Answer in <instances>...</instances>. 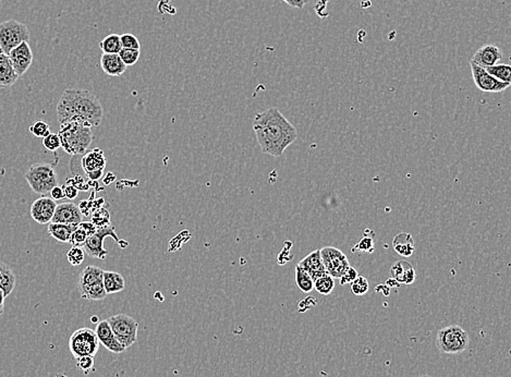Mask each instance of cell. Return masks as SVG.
I'll return each instance as SVG.
<instances>
[{
  "instance_id": "obj_1",
  "label": "cell",
  "mask_w": 511,
  "mask_h": 377,
  "mask_svg": "<svg viewBox=\"0 0 511 377\" xmlns=\"http://www.w3.org/2000/svg\"><path fill=\"white\" fill-rule=\"evenodd\" d=\"M253 131L262 151L273 157H281L298 138L295 126L275 107L254 117Z\"/></svg>"
},
{
  "instance_id": "obj_2",
  "label": "cell",
  "mask_w": 511,
  "mask_h": 377,
  "mask_svg": "<svg viewBox=\"0 0 511 377\" xmlns=\"http://www.w3.org/2000/svg\"><path fill=\"white\" fill-rule=\"evenodd\" d=\"M104 118V108L96 95L87 89H66L57 105V119L66 122L84 121L98 127Z\"/></svg>"
},
{
  "instance_id": "obj_3",
  "label": "cell",
  "mask_w": 511,
  "mask_h": 377,
  "mask_svg": "<svg viewBox=\"0 0 511 377\" xmlns=\"http://www.w3.org/2000/svg\"><path fill=\"white\" fill-rule=\"evenodd\" d=\"M58 135L62 149L73 156H81L84 154L94 140L92 126L80 120L60 124Z\"/></svg>"
},
{
  "instance_id": "obj_4",
  "label": "cell",
  "mask_w": 511,
  "mask_h": 377,
  "mask_svg": "<svg viewBox=\"0 0 511 377\" xmlns=\"http://www.w3.org/2000/svg\"><path fill=\"white\" fill-rule=\"evenodd\" d=\"M103 274L104 271L102 268L92 265L87 266L80 273L77 289L81 298L92 301H101L106 298Z\"/></svg>"
},
{
  "instance_id": "obj_5",
  "label": "cell",
  "mask_w": 511,
  "mask_h": 377,
  "mask_svg": "<svg viewBox=\"0 0 511 377\" xmlns=\"http://www.w3.org/2000/svg\"><path fill=\"white\" fill-rule=\"evenodd\" d=\"M24 179L34 193L46 195L58 186V177L52 165L38 163L25 172Z\"/></svg>"
},
{
  "instance_id": "obj_6",
  "label": "cell",
  "mask_w": 511,
  "mask_h": 377,
  "mask_svg": "<svg viewBox=\"0 0 511 377\" xmlns=\"http://www.w3.org/2000/svg\"><path fill=\"white\" fill-rule=\"evenodd\" d=\"M469 343V335L460 326H447L437 332L436 346L442 353L459 355L468 349Z\"/></svg>"
},
{
  "instance_id": "obj_7",
  "label": "cell",
  "mask_w": 511,
  "mask_h": 377,
  "mask_svg": "<svg viewBox=\"0 0 511 377\" xmlns=\"http://www.w3.org/2000/svg\"><path fill=\"white\" fill-rule=\"evenodd\" d=\"M30 40L28 25L17 20L0 23V50L8 55L22 43Z\"/></svg>"
},
{
  "instance_id": "obj_8",
  "label": "cell",
  "mask_w": 511,
  "mask_h": 377,
  "mask_svg": "<svg viewBox=\"0 0 511 377\" xmlns=\"http://www.w3.org/2000/svg\"><path fill=\"white\" fill-rule=\"evenodd\" d=\"M107 237L114 239V242L121 249L129 246V242L121 240L118 237L116 229L110 225V226L103 227V228H97L96 232L87 239L85 244L82 246L85 253L89 254V256H93V258L105 260L107 258V254H108V252L104 248V240Z\"/></svg>"
},
{
  "instance_id": "obj_9",
  "label": "cell",
  "mask_w": 511,
  "mask_h": 377,
  "mask_svg": "<svg viewBox=\"0 0 511 377\" xmlns=\"http://www.w3.org/2000/svg\"><path fill=\"white\" fill-rule=\"evenodd\" d=\"M69 349L70 353H73L75 357H83V355L94 357L100 349V341H98L95 330L87 327L75 330L70 337Z\"/></svg>"
},
{
  "instance_id": "obj_10",
  "label": "cell",
  "mask_w": 511,
  "mask_h": 377,
  "mask_svg": "<svg viewBox=\"0 0 511 377\" xmlns=\"http://www.w3.org/2000/svg\"><path fill=\"white\" fill-rule=\"evenodd\" d=\"M107 320L110 323L112 333L126 349L137 343L139 324L133 318L127 314H117Z\"/></svg>"
},
{
  "instance_id": "obj_11",
  "label": "cell",
  "mask_w": 511,
  "mask_h": 377,
  "mask_svg": "<svg viewBox=\"0 0 511 377\" xmlns=\"http://www.w3.org/2000/svg\"><path fill=\"white\" fill-rule=\"evenodd\" d=\"M320 258L325 267L326 274L333 278L341 277L351 266L346 254L334 246L320 249Z\"/></svg>"
},
{
  "instance_id": "obj_12",
  "label": "cell",
  "mask_w": 511,
  "mask_h": 377,
  "mask_svg": "<svg viewBox=\"0 0 511 377\" xmlns=\"http://www.w3.org/2000/svg\"><path fill=\"white\" fill-rule=\"evenodd\" d=\"M106 165L107 159L104 151L98 147L85 151L81 157V166L87 178L92 182H97L102 178Z\"/></svg>"
},
{
  "instance_id": "obj_13",
  "label": "cell",
  "mask_w": 511,
  "mask_h": 377,
  "mask_svg": "<svg viewBox=\"0 0 511 377\" xmlns=\"http://www.w3.org/2000/svg\"><path fill=\"white\" fill-rule=\"evenodd\" d=\"M470 66H471L474 84L477 85V89H481L482 92L501 93L504 92L505 89L510 87L508 83L501 82L494 77H491L487 70L480 67L472 60L470 61Z\"/></svg>"
},
{
  "instance_id": "obj_14",
  "label": "cell",
  "mask_w": 511,
  "mask_h": 377,
  "mask_svg": "<svg viewBox=\"0 0 511 377\" xmlns=\"http://www.w3.org/2000/svg\"><path fill=\"white\" fill-rule=\"evenodd\" d=\"M8 58L10 60L17 77H20L28 71L29 68L32 65L34 56H33V52L29 43L24 42L19 45L15 50H11L8 54Z\"/></svg>"
},
{
  "instance_id": "obj_15",
  "label": "cell",
  "mask_w": 511,
  "mask_h": 377,
  "mask_svg": "<svg viewBox=\"0 0 511 377\" xmlns=\"http://www.w3.org/2000/svg\"><path fill=\"white\" fill-rule=\"evenodd\" d=\"M57 203L52 198L43 195L31 206V217L40 225H46L52 221L55 214Z\"/></svg>"
},
{
  "instance_id": "obj_16",
  "label": "cell",
  "mask_w": 511,
  "mask_h": 377,
  "mask_svg": "<svg viewBox=\"0 0 511 377\" xmlns=\"http://www.w3.org/2000/svg\"><path fill=\"white\" fill-rule=\"evenodd\" d=\"M82 221V213L79 206L73 202L57 204L55 214L50 223H68V225H79Z\"/></svg>"
},
{
  "instance_id": "obj_17",
  "label": "cell",
  "mask_w": 511,
  "mask_h": 377,
  "mask_svg": "<svg viewBox=\"0 0 511 377\" xmlns=\"http://www.w3.org/2000/svg\"><path fill=\"white\" fill-rule=\"evenodd\" d=\"M95 333H96L100 343H102L107 350H110V353L120 355V353H124L127 350L118 341L117 338L112 333L108 320L98 322Z\"/></svg>"
},
{
  "instance_id": "obj_18",
  "label": "cell",
  "mask_w": 511,
  "mask_h": 377,
  "mask_svg": "<svg viewBox=\"0 0 511 377\" xmlns=\"http://www.w3.org/2000/svg\"><path fill=\"white\" fill-rule=\"evenodd\" d=\"M503 58V52L495 45H485L483 47L480 48L473 57L472 61L475 62L480 67L489 68L495 66L501 61Z\"/></svg>"
},
{
  "instance_id": "obj_19",
  "label": "cell",
  "mask_w": 511,
  "mask_h": 377,
  "mask_svg": "<svg viewBox=\"0 0 511 377\" xmlns=\"http://www.w3.org/2000/svg\"><path fill=\"white\" fill-rule=\"evenodd\" d=\"M390 275L394 281L401 285H411L417 279L415 268L406 260L394 262L390 267Z\"/></svg>"
},
{
  "instance_id": "obj_20",
  "label": "cell",
  "mask_w": 511,
  "mask_h": 377,
  "mask_svg": "<svg viewBox=\"0 0 511 377\" xmlns=\"http://www.w3.org/2000/svg\"><path fill=\"white\" fill-rule=\"evenodd\" d=\"M298 266H300L303 271H306L311 276L313 281H316V278L326 274L325 267H324L322 258H320V250L311 252L309 256L303 258L302 261H300Z\"/></svg>"
},
{
  "instance_id": "obj_21",
  "label": "cell",
  "mask_w": 511,
  "mask_h": 377,
  "mask_svg": "<svg viewBox=\"0 0 511 377\" xmlns=\"http://www.w3.org/2000/svg\"><path fill=\"white\" fill-rule=\"evenodd\" d=\"M101 67L107 75L110 77H120L127 70L121 58L118 54H103L101 58Z\"/></svg>"
},
{
  "instance_id": "obj_22",
  "label": "cell",
  "mask_w": 511,
  "mask_h": 377,
  "mask_svg": "<svg viewBox=\"0 0 511 377\" xmlns=\"http://www.w3.org/2000/svg\"><path fill=\"white\" fill-rule=\"evenodd\" d=\"M17 77L8 55L0 50V89H8L15 84Z\"/></svg>"
},
{
  "instance_id": "obj_23",
  "label": "cell",
  "mask_w": 511,
  "mask_h": 377,
  "mask_svg": "<svg viewBox=\"0 0 511 377\" xmlns=\"http://www.w3.org/2000/svg\"><path fill=\"white\" fill-rule=\"evenodd\" d=\"M392 248L396 253L403 258H410L415 253V244L413 237L409 232H400L392 240Z\"/></svg>"
},
{
  "instance_id": "obj_24",
  "label": "cell",
  "mask_w": 511,
  "mask_h": 377,
  "mask_svg": "<svg viewBox=\"0 0 511 377\" xmlns=\"http://www.w3.org/2000/svg\"><path fill=\"white\" fill-rule=\"evenodd\" d=\"M96 230L97 227L92 221H81L77 225V229L73 231L69 244H73V246H82L87 239L94 235Z\"/></svg>"
},
{
  "instance_id": "obj_25",
  "label": "cell",
  "mask_w": 511,
  "mask_h": 377,
  "mask_svg": "<svg viewBox=\"0 0 511 377\" xmlns=\"http://www.w3.org/2000/svg\"><path fill=\"white\" fill-rule=\"evenodd\" d=\"M103 283H104V288L107 295L118 293L126 288L124 276L117 272L104 271Z\"/></svg>"
},
{
  "instance_id": "obj_26",
  "label": "cell",
  "mask_w": 511,
  "mask_h": 377,
  "mask_svg": "<svg viewBox=\"0 0 511 377\" xmlns=\"http://www.w3.org/2000/svg\"><path fill=\"white\" fill-rule=\"evenodd\" d=\"M77 225H68V223H50L48 233L52 238L59 241L61 244H69L70 238L73 231L77 229Z\"/></svg>"
},
{
  "instance_id": "obj_27",
  "label": "cell",
  "mask_w": 511,
  "mask_h": 377,
  "mask_svg": "<svg viewBox=\"0 0 511 377\" xmlns=\"http://www.w3.org/2000/svg\"><path fill=\"white\" fill-rule=\"evenodd\" d=\"M15 281H17V277L13 269L3 262H0V289L5 293L6 298L13 293L15 287Z\"/></svg>"
},
{
  "instance_id": "obj_28",
  "label": "cell",
  "mask_w": 511,
  "mask_h": 377,
  "mask_svg": "<svg viewBox=\"0 0 511 377\" xmlns=\"http://www.w3.org/2000/svg\"><path fill=\"white\" fill-rule=\"evenodd\" d=\"M98 46L104 54H119L120 50H122L120 35H107L106 38L101 40Z\"/></svg>"
},
{
  "instance_id": "obj_29",
  "label": "cell",
  "mask_w": 511,
  "mask_h": 377,
  "mask_svg": "<svg viewBox=\"0 0 511 377\" xmlns=\"http://www.w3.org/2000/svg\"><path fill=\"white\" fill-rule=\"evenodd\" d=\"M487 73L498 80L501 82L511 83V66L507 64H497V65L491 66V67L485 68Z\"/></svg>"
},
{
  "instance_id": "obj_30",
  "label": "cell",
  "mask_w": 511,
  "mask_h": 377,
  "mask_svg": "<svg viewBox=\"0 0 511 377\" xmlns=\"http://www.w3.org/2000/svg\"><path fill=\"white\" fill-rule=\"evenodd\" d=\"M295 283L302 293H309L314 289V281L300 266H295Z\"/></svg>"
},
{
  "instance_id": "obj_31",
  "label": "cell",
  "mask_w": 511,
  "mask_h": 377,
  "mask_svg": "<svg viewBox=\"0 0 511 377\" xmlns=\"http://www.w3.org/2000/svg\"><path fill=\"white\" fill-rule=\"evenodd\" d=\"M314 288L320 295H330L335 288V278L332 277L328 274H324V275L316 278L314 281Z\"/></svg>"
},
{
  "instance_id": "obj_32",
  "label": "cell",
  "mask_w": 511,
  "mask_h": 377,
  "mask_svg": "<svg viewBox=\"0 0 511 377\" xmlns=\"http://www.w3.org/2000/svg\"><path fill=\"white\" fill-rule=\"evenodd\" d=\"M91 221L94 223L97 228L110 226V213L108 209L104 207H98L93 212L91 215Z\"/></svg>"
},
{
  "instance_id": "obj_33",
  "label": "cell",
  "mask_w": 511,
  "mask_h": 377,
  "mask_svg": "<svg viewBox=\"0 0 511 377\" xmlns=\"http://www.w3.org/2000/svg\"><path fill=\"white\" fill-rule=\"evenodd\" d=\"M85 252L82 246H73L68 251L67 260L73 266H79L84 262Z\"/></svg>"
},
{
  "instance_id": "obj_34",
  "label": "cell",
  "mask_w": 511,
  "mask_h": 377,
  "mask_svg": "<svg viewBox=\"0 0 511 377\" xmlns=\"http://www.w3.org/2000/svg\"><path fill=\"white\" fill-rule=\"evenodd\" d=\"M118 55L121 58L124 65L129 67V66H133L137 64L138 60H139L140 55H141V52H140V50H128V48H122Z\"/></svg>"
},
{
  "instance_id": "obj_35",
  "label": "cell",
  "mask_w": 511,
  "mask_h": 377,
  "mask_svg": "<svg viewBox=\"0 0 511 377\" xmlns=\"http://www.w3.org/2000/svg\"><path fill=\"white\" fill-rule=\"evenodd\" d=\"M350 285L351 291L355 293V295H364L369 291V289H370L369 281H367L366 278L360 275L357 276Z\"/></svg>"
},
{
  "instance_id": "obj_36",
  "label": "cell",
  "mask_w": 511,
  "mask_h": 377,
  "mask_svg": "<svg viewBox=\"0 0 511 377\" xmlns=\"http://www.w3.org/2000/svg\"><path fill=\"white\" fill-rule=\"evenodd\" d=\"M30 132L33 135H34V137L42 138V139H44L45 137H47L48 134L50 133V124H48L47 122L38 120V121L31 124Z\"/></svg>"
},
{
  "instance_id": "obj_37",
  "label": "cell",
  "mask_w": 511,
  "mask_h": 377,
  "mask_svg": "<svg viewBox=\"0 0 511 377\" xmlns=\"http://www.w3.org/2000/svg\"><path fill=\"white\" fill-rule=\"evenodd\" d=\"M120 42H121L122 48H128V50H141V44L138 40L137 36L130 33L120 35Z\"/></svg>"
},
{
  "instance_id": "obj_38",
  "label": "cell",
  "mask_w": 511,
  "mask_h": 377,
  "mask_svg": "<svg viewBox=\"0 0 511 377\" xmlns=\"http://www.w3.org/2000/svg\"><path fill=\"white\" fill-rule=\"evenodd\" d=\"M43 145H44L45 149L50 151H56L58 149H60L61 143H60V138L58 133H52L50 132L47 137L43 139Z\"/></svg>"
},
{
  "instance_id": "obj_39",
  "label": "cell",
  "mask_w": 511,
  "mask_h": 377,
  "mask_svg": "<svg viewBox=\"0 0 511 377\" xmlns=\"http://www.w3.org/2000/svg\"><path fill=\"white\" fill-rule=\"evenodd\" d=\"M75 361H77V369L84 372L85 374L94 369V357L83 355V357H75Z\"/></svg>"
},
{
  "instance_id": "obj_40",
  "label": "cell",
  "mask_w": 511,
  "mask_h": 377,
  "mask_svg": "<svg viewBox=\"0 0 511 377\" xmlns=\"http://www.w3.org/2000/svg\"><path fill=\"white\" fill-rule=\"evenodd\" d=\"M374 251V241L372 238L364 237L361 239L357 244L353 248V252H366V253H372Z\"/></svg>"
},
{
  "instance_id": "obj_41",
  "label": "cell",
  "mask_w": 511,
  "mask_h": 377,
  "mask_svg": "<svg viewBox=\"0 0 511 377\" xmlns=\"http://www.w3.org/2000/svg\"><path fill=\"white\" fill-rule=\"evenodd\" d=\"M357 276H359V273H357V269L353 268V266H350V267L348 268L347 272H346V273L339 278L340 285H349V283H351L355 281Z\"/></svg>"
},
{
  "instance_id": "obj_42",
  "label": "cell",
  "mask_w": 511,
  "mask_h": 377,
  "mask_svg": "<svg viewBox=\"0 0 511 377\" xmlns=\"http://www.w3.org/2000/svg\"><path fill=\"white\" fill-rule=\"evenodd\" d=\"M62 188H64V192H65V199L75 200L79 194V188L70 180H68L67 184L62 186Z\"/></svg>"
},
{
  "instance_id": "obj_43",
  "label": "cell",
  "mask_w": 511,
  "mask_h": 377,
  "mask_svg": "<svg viewBox=\"0 0 511 377\" xmlns=\"http://www.w3.org/2000/svg\"><path fill=\"white\" fill-rule=\"evenodd\" d=\"M50 198L54 201H60V200L65 199V192H64V188L60 186H56L55 188H52V191L50 192Z\"/></svg>"
},
{
  "instance_id": "obj_44",
  "label": "cell",
  "mask_w": 511,
  "mask_h": 377,
  "mask_svg": "<svg viewBox=\"0 0 511 377\" xmlns=\"http://www.w3.org/2000/svg\"><path fill=\"white\" fill-rule=\"evenodd\" d=\"M287 5L290 6L292 8H298V9H302L310 0H283Z\"/></svg>"
},
{
  "instance_id": "obj_45",
  "label": "cell",
  "mask_w": 511,
  "mask_h": 377,
  "mask_svg": "<svg viewBox=\"0 0 511 377\" xmlns=\"http://www.w3.org/2000/svg\"><path fill=\"white\" fill-rule=\"evenodd\" d=\"M6 295L3 290L0 289V316H3V309H5Z\"/></svg>"
},
{
  "instance_id": "obj_46",
  "label": "cell",
  "mask_w": 511,
  "mask_h": 377,
  "mask_svg": "<svg viewBox=\"0 0 511 377\" xmlns=\"http://www.w3.org/2000/svg\"><path fill=\"white\" fill-rule=\"evenodd\" d=\"M419 377H431L429 375H421V376Z\"/></svg>"
}]
</instances>
